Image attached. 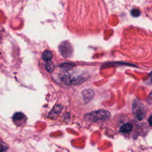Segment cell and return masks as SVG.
<instances>
[{"instance_id": "1", "label": "cell", "mask_w": 152, "mask_h": 152, "mask_svg": "<svg viewBox=\"0 0 152 152\" xmlns=\"http://www.w3.org/2000/svg\"><path fill=\"white\" fill-rule=\"evenodd\" d=\"M87 75L83 72L78 71H72L66 73L63 77L64 83L69 85H77L81 84L87 78Z\"/></svg>"}, {"instance_id": "2", "label": "cell", "mask_w": 152, "mask_h": 152, "mask_svg": "<svg viewBox=\"0 0 152 152\" xmlns=\"http://www.w3.org/2000/svg\"><path fill=\"white\" fill-rule=\"evenodd\" d=\"M110 113L105 110H98L93 111L85 115V119L88 121L96 122L106 120L110 117Z\"/></svg>"}, {"instance_id": "3", "label": "cell", "mask_w": 152, "mask_h": 152, "mask_svg": "<svg viewBox=\"0 0 152 152\" xmlns=\"http://www.w3.org/2000/svg\"><path fill=\"white\" fill-rule=\"evenodd\" d=\"M132 112L134 116L138 120H142L144 118L146 113L143 104L137 100H134L132 104Z\"/></svg>"}, {"instance_id": "4", "label": "cell", "mask_w": 152, "mask_h": 152, "mask_svg": "<svg viewBox=\"0 0 152 152\" xmlns=\"http://www.w3.org/2000/svg\"><path fill=\"white\" fill-rule=\"evenodd\" d=\"M59 51L61 54L64 57H69L72 52V48L71 44L68 42H62L59 46Z\"/></svg>"}, {"instance_id": "5", "label": "cell", "mask_w": 152, "mask_h": 152, "mask_svg": "<svg viewBox=\"0 0 152 152\" xmlns=\"http://www.w3.org/2000/svg\"><path fill=\"white\" fill-rule=\"evenodd\" d=\"M84 100L86 102H88L94 96V93L91 89L84 90L82 91Z\"/></svg>"}, {"instance_id": "6", "label": "cell", "mask_w": 152, "mask_h": 152, "mask_svg": "<svg viewBox=\"0 0 152 152\" xmlns=\"http://www.w3.org/2000/svg\"><path fill=\"white\" fill-rule=\"evenodd\" d=\"M132 129V125L131 124L126 123L121 126V127L120 128L119 131L122 133L125 134V133H128V132H131Z\"/></svg>"}, {"instance_id": "7", "label": "cell", "mask_w": 152, "mask_h": 152, "mask_svg": "<svg viewBox=\"0 0 152 152\" xmlns=\"http://www.w3.org/2000/svg\"><path fill=\"white\" fill-rule=\"evenodd\" d=\"M53 56L52 53L49 51V50H45L43 53H42V59H43V61H45L46 62H50V60L52 59Z\"/></svg>"}, {"instance_id": "8", "label": "cell", "mask_w": 152, "mask_h": 152, "mask_svg": "<svg viewBox=\"0 0 152 152\" xmlns=\"http://www.w3.org/2000/svg\"><path fill=\"white\" fill-rule=\"evenodd\" d=\"M62 108H63V106L60 105V104H58V105H56L53 109L52 110V111L50 112V116H53L54 115H58L61 113V112L62 111Z\"/></svg>"}, {"instance_id": "9", "label": "cell", "mask_w": 152, "mask_h": 152, "mask_svg": "<svg viewBox=\"0 0 152 152\" xmlns=\"http://www.w3.org/2000/svg\"><path fill=\"white\" fill-rule=\"evenodd\" d=\"M25 117L24 115L22 113H15L13 116V121L15 122H20L21 121L23 120L24 118Z\"/></svg>"}, {"instance_id": "10", "label": "cell", "mask_w": 152, "mask_h": 152, "mask_svg": "<svg viewBox=\"0 0 152 152\" xmlns=\"http://www.w3.org/2000/svg\"><path fill=\"white\" fill-rule=\"evenodd\" d=\"M45 68L46 69L50 72H52L53 71V68H54V66H53V64L50 61V62H46V64H45Z\"/></svg>"}, {"instance_id": "11", "label": "cell", "mask_w": 152, "mask_h": 152, "mask_svg": "<svg viewBox=\"0 0 152 152\" xmlns=\"http://www.w3.org/2000/svg\"><path fill=\"white\" fill-rule=\"evenodd\" d=\"M7 148L6 144L0 140V152H4Z\"/></svg>"}, {"instance_id": "12", "label": "cell", "mask_w": 152, "mask_h": 152, "mask_svg": "<svg viewBox=\"0 0 152 152\" xmlns=\"http://www.w3.org/2000/svg\"><path fill=\"white\" fill-rule=\"evenodd\" d=\"M131 15L134 17H138L140 15V11L137 9H133L131 11Z\"/></svg>"}, {"instance_id": "13", "label": "cell", "mask_w": 152, "mask_h": 152, "mask_svg": "<svg viewBox=\"0 0 152 152\" xmlns=\"http://www.w3.org/2000/svg\"><path fill=\"white\" fill-rule=\"evenodd\" d=\"M148 122L149 123V124L152 126V114L150 116V117L148 118Z\"/></svg>"}, {"instance_id": "14", "label": "cell", "mask_w": 152, "mask_h": 152, "mask_svg": "<svg viewBox=\"0 0 152 152\" xmlns=\"http://www.w3.org/2000/svg\"><path fill=\"white\" fill-rule=\"evenodd\" d=\"M151 80H152V72L151 73Z\"/></svg>"}]
</instances>
